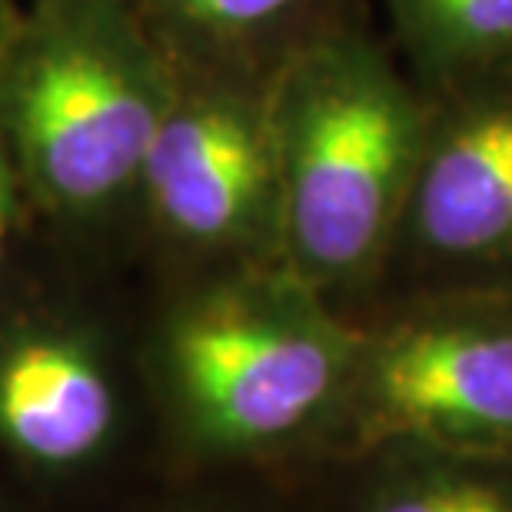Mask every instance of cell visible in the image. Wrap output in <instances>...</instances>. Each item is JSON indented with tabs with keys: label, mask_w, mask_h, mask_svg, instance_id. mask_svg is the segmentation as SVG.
<instances>
[{
	"label": "cell",
	"mask_w": 512,
	"mask_h": 512,
	"mask_svg": "<svg viewBox=\"0 0 512 512\" xmlns=\"http://www.w3.org/2000/svg\"><path fill=\"white\" fill-rule=\"evenodd\" d=\"M270 143L296 253L323 273L360 266L413 170L403 90L360 50L326 47L290 77Z\"/></svg>",
	"instance_id": "obj_1"
},
{
	"label": "cell",
	"mask_w": 512,
	"mask_h": 512,
	"mask_svg": "<svg viewBox=\"0 0 512 512\" xmlns=\"http://www.w3.org/2000/svg\"><path fill=\"white\" fill-rule=\"evenodd\" d=\"M167 110L147 54L97 14L40 34L10 84V130L30 177L74 210L140 180Z\"/></svg>",
	"instance_id": "obj_2"
},
{
	"label": "cell",
	"mask_w": 512,
	"mask_h": 512,
	"mask_svg": "<svg viewBox=\"0 0 512 512\" xmlns=\"http://www.w3.org/2000/svg\"><path fill=\"white\" fill-rule=\"evenodd\" d=\"M170 356L200 426L233 443L290 433L336 380L323 333L240 300L193 310L173 330Z\"/></svg>",
	"instance_id": "obj_3"
},
{
	"label": "cell",
	"mask_w": 512,
	"mask_h": 512,
	"mask_svg": "<svg viewBox=\"0 0 512 512\" xmlns=\"http://www.w3.org/2000/svg\"><path fill=\"white\" fill-rule=\"evenodd\" d=\"M273 177V143L230 100L170 107L140 167L160 217L183 237L207 243L247 227Z\"/></svg>",
	"instance_id": "obj_4"
},
{
	"label": "cell",
	"mask_w": 512,
	"mask_h": 512,
	"mask_svg": "<svg viewBox=\"0 0 512 512\" xmlns=\"http://www.w3.org/2000/svg\"><path fill=\"white\" fill-rule=\"evenodd\" d=\"M376 389L396 419L456 429L512 433V333L483 326H426L389 346Z\"/></svg>",
	"instance_id": "obj_5"
},
{
	"label": "cell",
	"mask_w": 512,
	"mask_h": 512,
	"mask_svg": "<svg viewBox=\"0 0 512 512\" xmlns=\"http://www.w3.org/2000/svg\"><path fill=\"white\" fill-rule=\"evenodd\" d=\"M114 393L84 346L30 336L0 356V433L40 463H77L104 443Z\"/></svg>",
	"instance_id": "obj_6"
},
{
	"label": "cell",
	"mask_w": 512,
	"mask_h": 512,
	"mask_svg": "<svg viewBox=\"0 0 512 512\" xmlns=\"http://www.w3.org/2000/svg\"><path fill=\"white\" fill-rule=\"evenodd\" d=\"M416 223L446 253L512 240V107L479 110L433 150L416 183Z\"/></svg>",
	"instance_id": "obj_7"
},
{
	"label": "cell",
	"mask_w": 512,
	"mask_h": 512,
	"mask_svg": "<svg viewBox=\"0 0 512 512\" xmlns=\"http://www.w3.org/2000/svg\"><path fill=\"white\" fill-rule=\"evenodd\" d=\"M419 24L449 50L489 54L512 47V0H409Z\"/></svg>",
	"instance_id": "obj_8"
},
{
	"label": "cell",
	"mask_w": 512,
	"mask_h": 512,
	"mask_svg": "<svg viewBox=\"0 0 512 512\" xmlns=\"http://www.w3.org/2000/svg\"><path fill=\"white\" fill-rule=\"evenodd\" d=\"M380 512H512V503L483 483H439L396 496Z\"/></svg>",
	"instance_id": "obj_9"
},
{
	"label": "cell",
	"mask_w": 512,
	"mask_h": 512,
	"mask_svg": "<svg viewBox=\"0 0 512 512\" xmlns=\"http://www.w3.org/2000/svg\"><path fill=\"white\" fill-rule=\"evenodd\" d=\"M180 14L213 30H253L286 14L296 0H170Z\"/></svg>",
	"instance_id": "obj_10"
},
{
	"label": "cell",
	"mask_w": 512,
	"mask_h": 512,
	"mask_svg": "<svg viewBox=\"0 0 512 512\" xmlns=\"http://www.w3.org/2000/svg\"><path fill=\"white\" fill-rule=\"evenodd\" d=\"M10 217H14V177H10V163L4 140H0V260H4L7 233H10Z\"/></svg>",
	"instance_id": "obj_11"
}]
</instances>
